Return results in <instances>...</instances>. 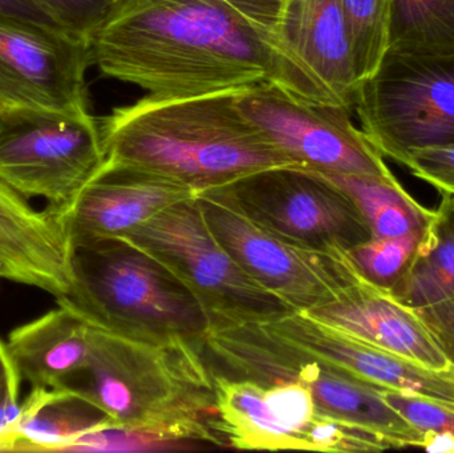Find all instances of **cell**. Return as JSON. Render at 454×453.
<instances>
[{"label": "cell", "instance_id": "cell-29", "mask_svg": "<svg viewBox=\"0 0 454 453\" xmlns=\"http://www.w3.org/2000/svg\"><path fill=\"white\" fill-rule=\"evenodd\" d=\"M403 165L416 177L434 186L442 196L454 199V145L419 149Z\"/></svg>", "mask_w": 454, "mask_h": 453}, {"label": "cell", "instance_id": "cell-33", "mask_svg": "<svg viewBox=\"0 0 454 453\" xmlns=\"http://www.w3.org/2000/svg\"><path fill=\"white\" fill-rule=\"evenodd\" d=\"M431 453H454V435L450 433H423L420 447Z\"/></svg>", "mask_w": 454, "mask_h": 453}, {"label": "cell", "instance_id": "cell-34", "mask_svg": "<svg viewBox=\"0 0 454 453\" xmlns=\"http://www.w3.org/2000/svg\"><path fill=\"white\" fill-rule=\"evenodd\" d=\"M7 108H8V106L5 105V104L3 103L2 100H0V119H2L3 113H4V111Z\"/></svg>", "mask_w": 454, "mask_h": 453}, {"label": "cell", "instance_id": "cell-1", "mask_svg": "<svg viewBox=\"0 0 454 453\" xmlns=\"http://www.w3.org/2000/svg\"><path fill=\"white\" fill-rule=\"evenodd\" d=\"M90 47V64L101 74L154 98L271 82L306 100L335 104L288 58L271 28L229 0H133Z\"/></svg>", "mask_w": 454, "mask_h": 453}, {"label": "cell", "instance_id": "cell-28", "mask_svg": "<svg viewBox=\"0 0 454 453\" xmlns=\"http://www.w3.org/2000/svg\"><path fill=\"white\" fill-rule=\"evenodd\" d=\"M384 401L394 407L411 426L423 433L454 435V404L416 394L381 388Z\"/></svg>", "mask_w": 454, "mask_h": 453}, {"label": "cell", "instance_id": "cell-11", "mask_svg": "<svg viewBox=\"0 0 454 453\" xmlns=\"http://www.w3.org/2000/svg\"><path fill=\"white\" fill-rule=\"evenodd\" d=\"M196 199L210 230L235 262L296 311L330 302L360 274L343 247L315 249L280 238L212 189Z\"/></svg>", "mask_w": 454, "mask_h": 453}, {"label": "cell", "instance_id": "cell-22", "mask_svg": "<svg viewBox=\"0 0 454 453\" xmlns=\"http://www.w3.org/2000/svg\"><path fill=\"white\" fill-rule=\"evenodd\" d=\"M320 175L335 184L355 202L372 238H392L424 230L436 215V210L428 209L416 201L394 175Z\"/></svg>", "mask_w": 454, "mask_h": 453}, {"label": "cell", "instance_id": "cell-25", "mask_svg": "<svg viewBox=\"0 0 454 453\" xmlns=\"http://www.w3.org/2000/svg\"><path fill=\"white\" fill-rule=\"evenodd\" d=\"M427 229L392 238H372L347 250L359 273L389 292L407 273Z\"/></svg>", "mask_w": 454, "mask_h": 453}, {"label": "cell", "instance_id": "cell-3", "mask_svg": "<svg viewBox=\"0 0 454 453\" xmlns=\"http://www.w3.org/2000/svg\"><path fill=\"white\" fill-rule=\"evenodd\" d=\"M84 366L60 387L103 410L114 426L199 449L226 447L218 435L213 369L196 343L140 342L88 324Z\"/></svg>", "mask_w": 454, "mask_h": 453}, {"label": "cell", "instance_id": "cell-30", "mask_svg": "<svg viewBox=\"0 0 454 453\" xmlns=\"http://www.w3.org/2000/svg\"><path fill=\"white\" fill-rule=\"evenodd\" d=\"M20 380L7 345L0 340V451H12V433L20 417Z\"/></svg>", "mask_w": 454, "mask_h": 453}, {"label": "cell", "instance_id": "cell-14", "mask_svg": "<svg viewBox=\"0 0 454 453\" xmlns=\"http://www.w3.org/2000/svg\"><path fill=\"white\" fill-rule=\"evenodd\" d=\"M262 324L296 348L371 385L454 404L453 369L439 371L421 366L404 356L343 334L303 311Z\"/></svg>", "mask_w": 454, "mask_h": 453}, {"label": "cell", "instance_id": "cell-18", "mask_svg": "<svg viewBox=\"0 0 454 453\" xmlns=\"http://www.w3.org/2000/svg\"><path fill=\"white\" fill-rule=\"evenodd\" d=\"M2 278L36 287L56 300L68 293L69 234L60 215L36 210L0 180Z\"/></svg>", "mask_w": 454, "mask_h": 453}, {"label": "cell", "instance_id": "cell-5", "mask_svg": "<svg viewBox=\"0 0 454 453\" xmlns=\"http://www.w3.org/2000/svg\"><path fill=\"white\" fill-rule=\"evenodd\" d=\"M205 354L229 377L259 385L301 383L325 417L373 431L396 449L420 447V431L384 401L380 387L296 348L262 322L209 332Z\"/></svg>", "mask_w": 454, "mask_h": 453}, {"label": "cell", "instance_id": "cell-6", "mask_svg": "<svg viewBox=\"0 0 454 453\" xmlns=\"http://www.w3.org/2000/svg\"><path fill=\"white\" fill-rule=\"evenodd\" d=\"M159 261L196 298L209 332L261 324L295 313L251 278L207 225L196 197L157 213L119 237Z\"/></svg>", "mask_w": 454, "mask_h": 453}, {"label": "cell", "instance_id": "cell-9", "mask_svg": "<svg viewBox=\"0 0 454 453\" xmlns=\"http://www.w3.org/2000/svg\"><path fill=\"white\" fill-rule=\"evenodd\" d=\"M106 161L100 121L88 109L8 106L0 119V180L63 215Z\"/></svg>", "mask_w": 454, "mask_h": 453}, {"label": "cell", "instance_id": "cell-13", "mask_svg": "<svg viewBox=\"0 0 454 453\" xmlns=\"http://www.w3.org/2000/svg\"><path fill=\"white\" fill-rule=\"evenodd\" d=\"M90 43L58 27L0 15V100L7 106L88 109Z\"/></svg>", "mask_w": 454, "mask_h": 453}, {"label": "cell", "instance_id": "cell-2", "mask_svg": "<svg viewBox=\"0 0 454 453\" xmlns=\"http://www.w3.org/2000/svg\"><path fill=\"white\" fill-rule=\"evenodd\" d=\"M106 161L191 186L197 194L267 168L298 165L238 108L235 92L146 95L100 120Z\"/></svg>", "mask_w": 454, "mask_h": 453}, {"label": "cell", "instance_id": "cell-7", "mask_svg": "<svg viewBox=\"0 0 454 453\" xmlns=\"http://www.w3.org/2000/svg\"><path fill=\"white\" fill-rule=\"evenodd\" d=\"M354 111L371 144L397 164L419 149L454 145V52L388 50L360 82Z\"/></svg>", "mask_w": 454, "mask_h": 453}, {"label": "cell", "instance_id": "cell-4", "mask_svg": "<svg viewBox=\"0 0 454 453\" xmlns=\"http://www.w3.org/2000/svg\"><path fill=\"white\" fill-rule=\"evenodd\" d=\"M71 285L56 300L90 326L140 342L196 343L210 324L191 292L159 261L119 237L69 236Z\"/></svg>", "mask_w": 454, "mask_h": 453}, {"label": "cell", "instance_id": "cell-16", "mask_svg": "<svg viewBox=\"0 0 454 453\" xmlns=\"http://www.w3.org/2000/svg\"><path fill=\"white\" fill-rule=\"evenodd\" d=\"M271 32L336 105L354 111L359 80L340 0H282Z\"/></svg>", "mask_w": 454, "mask_h": 453}, {"label": "cell", "instance_id": "cell-19", "mask_svg": "<svg viewBox=\"0 0 454 453\" xmlns=\"http://www.w3.org/2000/svg\"><path fill=\"white\" fill-rule=\"evenodd\" d=\"M11 358L32 388L60 387L88 359V324L59 306L11 332Z\"/></svg>", "mask_w": 454, "mask_h": 453}, {"label": "cell", "instance_id": "cell-32", "mask_svg": "<svg viewBox=\"0 0 454 453\" xmlns=\"http://www.w3.org/2000/svg\"><path fill=\"white\" fill-rule=\"evenodd\" d=\"M0 15L60 28L56 21L32 0H0Z\"/></svg>", "mask_w": 454, "mask_h": 453}, {"label": "cell", "instance_id": "cell-31", "mask_svg": "<svg viewBox=\"0 0 454 453\" xmlns=\"http://www.w3.org/2000/svg\"><path fill=\"white\" fill-rule=\"evenodd\" d=\"M454 370V294L434 305L413 310Z\"/></svg>", "mask_w": 454, "mask_h": 453}, {"label": "cell", "instance_id": "cell-10", "mask_svg": "<svg viewBox=\"0 0 454 453\" xmlns=\"http://www.w3.org/2000/svg\"><path fill=\"white\" fill-rule=\"evenodd\" d=\"M212 191L256 225L303 246L349 250L372 237L355 202L306 168H267Z\"/></svg>", "mask_w": 454, "mask_h": 453}, {"label": "cell", "instance_id": "cell-27", "mask_svg": "<svg viewBox=\"0 0 454 453\" xmlns=\"http://www.w3.org/2000/svg\"><path fill=\"white\" fill-rule=\"evenodd\" d=\"M191 449L177 441L137 428L112 427L95 431L77 439L67 451L149 452Z\"/></svg>", "mask_w": 454, "mask_h": 453}, {"label": "cell", "instance_id": "cell-20", "mask_svg": "<svg viewBox=\"0 0 454 453\" xmlns=\"http://www.w3.org/2000/svg\"><path fill=\"white\" fill-rule=\"evenodd\" d=\"M112 426L103 410L74 391L32 388L20 406L12 451H67L82 436Z\"/></svg>", "mask_w": 454, "mask_h": 453}, {"label": "cell", "instance_id": "cell-12", "mask_svg": "<svg viewBox=\"0 0 454 453\" xmlns=\"http://www.w3.org/2000/svg\"><path fill=\"white\" fill-rule=\"evenodd\" d=\"M238 108L298 167L338 175L392 176L351 111L315 103L271 82L235 92Z\"/></svg>", "mask_w": 454, "mask_h": 453}, {"label": "cell", "instance_id": "cell-21", "mask_svg": "<svg viewBox=\"0 0 454 453\" xmlns=\"http://www.w3.org/2000/svg\"><path fill=\"white\" fill-rule=\"evenodd\" d=\"M388 293L411 310L434 305L454 294L452 197L442 196L410 269Z\"/></svg>", "mask_w": 454, "mask_h": 453}, {"label": "cell", "instance_id": "cell-35", "mask_svg": "<svg viewBox=\"0 0 454 453\" xmlns=\"http://www.w3.org/2000/svg\"><path fill=\"white\" fill-rule=\"evenodd\" d=\"M3 276V270H2V263H0V277Z\"/></svg>", "mask_w": 454, "mask_h": 453}, {"label": "cell", "instance_id": "cell-15", "mask_svg": "<svg viewBox=\"0 0 454 453\" xmlns=\"http://www.w3.org/2000/svg\"><path fill=\"white\" fill-rule=\"evenodd\" d=\"M196 196L191 186L164 176L103 164L60 217L69 236L121 237Z\"/></svg>", "mask_w": 454, "mask_h": 453}, {"label": "cell", "instance_id": "cell-23", "mask_svg": "<svg viewBox=\"0 0 454 453\" xmlns=\"http://www.w3.org/2000/svg\"><path fill=\"white\" fill-rule=\"evenodd\" d=\"M389 50L454 52V0H391Z\"/></svg>", "mask_w": 454, "mask_h": 453}, {"label": "cell", "instance_id": "cell-26", "mask_svg": "<svg viewBox=\"0 0 454 453\" xmlns=\"http://www.w3.org/2000/svg\"><path fill=\"white\" fill-rule=\"evenodd\" d=\"M68 34L90 43L133 0H32Z\"/></svg>", "mask_w": 454, "mask_h": 453}, {"label": "cell", "instance_id": "cell-17", "mask_svg": "<svg viewBox=\"0 0 454 453\" xmlns=\"http://www.w3.org/2000/svg\"><path fill=\"white\" fill-rule=\"evenodd\" d=\"M303 313L355 340L421 366L439 371L450 369V362L415 311L368 282L362 274L333 301Z\"/></svg>", "mask_w": 454, "mask_h": 453}, {"label": "cell", "instance_id": "cell-24", "mask_svg": "<svg viewBox=\"0 0 454 453\" xmlns=\"http://www.w3.org/2000/svg\"><path fill=\"white\" fill-rule=\"evenodd\" d=\"M360 82L372 76L391 43V0H340Z\"/></svg>", "mask_w": 454, "mask_h": 453}, {"label": "cell", "instance_id": "cell-8", "mask_svg": "<svg viewBox=\"0 0 454 453\" xmlns=\"http://www.w3.org/2000/svg\"><path fill=\"white\" fill-rule=\"evenodd\" d=\"M215 431L226 447L255 451L381 452L394 444L365 428L320 414L299 382L259 385L215 372Z\"/></svg>", "mask_w": 454, "mask_h": 453}]
</instances>
